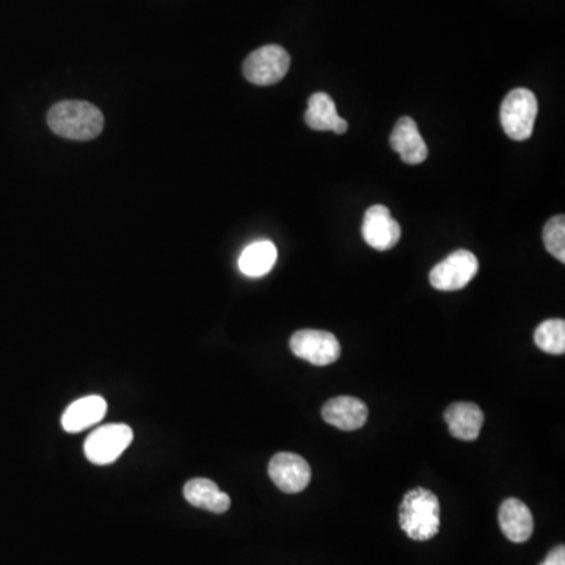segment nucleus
<instances>
[{
	"label": "nucleus",
	"instance_id": "obj_1",
	"mask_svg": "<svg viewBox=\"0 0 565 565\" xmlns=\"http://www.w3.org/2000/svg\"><path fill=\"white\" fill-rule=\"evenodd\" d=\"M48 124L63 139L87 142L103 132L104 117L87 101H63L49 110Z\"/></svg>",
	"mask_w": 565,
	"mask_h": 565
},
{
	"label": "nucleus",
	"instance_id": "obj_2",
	"mask_svg": "<svg viewBox=\"0 0 565 565\" xmlns=\"http://www.w3.org/2000/svg\"><path fill=\"white\" fill-rule=\"evenodd\" d=\"M399 525L416 542L434 539L440 531V501L437 495L421 487L405 493L399 507Z\"/></svg>",
	"mask_w": 565,
	"mask_h": 565
},
{
	"label": "nucleus",
	"instance_id": "obj_3",
	"mask_svg": "<svg viewBox=\"0 0 565 565\" xmlns=\"http://www.w3.org/2000/svg\"><path fill=\"white\" fill-rule=\"evenodd\" d=\"M537 99L528 88H515L501 104L500 120L507 137L517 142L528 140L537 118Z\"/></svg>",
	"mask_w": 565,
	"mask_h": 565
},
{
	"label": "nucleus",
	"instance_id": "obj_4",
	"mask_svg": "<svg viewBox=\"0 0 565 565\" xmlns=\"http://www.w3.org/2000/svg\"><path fill=\"white\" fill-rule=\"evenodd\" d=\"M291 57L286 49L269 44L256 49L244 62V76L248 82L261 87L274 85L288 74Z\"/></svg>",
	"mask_w": 565,
	"mask_h": 565
},
{
	"label": "nucleus",
	"instance_id": "obj_5",
	"mask_svg": "<svg viewBox=\"0 0 565 565\" xmlns=\"http://www.w3.org/2000/svg\"><path fill=\"white\" fill-rule=\"evenodd\" d=\"M134 432L126 424H106L98 427L85 440V456L95 465H109L126 451Z\"/></svg>",
	"mask_w": 565,
	"mask_h": 565
},
{
	"label": "nucleus",
	"instance_id": "obj_6",
	"mask_svg": "<svg viewBox=\"0 0 565 565\" xmlns=\"http://www.w3.org/2000/svg\"><path fill=\"white\" fill-rule=\"evenodd\" d=\"M479 261L468 250H456L431 270L429 281L438 291H459L476 277Z\"/></svg>",
	"mask_w": 565,
	"mask_h": 565
},
{
	"label": "nucleus",
	"instance_id": "obj_7",
	"mask_svg": "<svg viewBox=\"0 0 565 565\" xmlns=\"http://www.w3.org/2000/svg\"><path fill=\"white\" fill-rule=\"evenodd\" d=\"M292 354L314 366L333 365L341 357V344L333 333L324 330H300L289 341Z\"/></svg>",
	"mask_w": 565,
	"mask_h": 565
},
{
	"label": "nucleus",
	"instance_id": "obj_8",
	"mask_svg": "<svg viewBox=\"0 0 565 565\" xmlns=\"http://www.w3.org/2000/svg\"><path fill=\"white\" fill-rule=\"evenodd\" d=\"M269 476L281 492L300 493L311 481L307 460L294 452H278L269 463Z\"/></svg>",
	"mask_w": 565,
	"mask_h": 565
},
{
	"label": "nucleus",
	"instance_id": "obj_9",
	"mask_svg": "<svg viewBox=\"0 0 565 565\" xmlns=\"http://www.w3.org/2000/svg\"><path fill=\"white\" fill-rule=\"evenodd\" d=\"M361 234L369 247L376 248L379 252H387L396 247L401 239V226L391 217L387 206L376 205L366 211Z\"/></svg>",
	"mask_w": 565,
	"mask_h": 565
},
{
	"label": "nucleus",
	"instance_id": "obj_10",
	"mask_svg": "<svg viewBox=\"0 0 565 565\" xmlns=\"http://www.w3.org/2000/svg\"><path fill=\"white\" fill-rule=\"evenodd\" d=\"M391 148L409 165L423 164L429 156V148L418 131V124L413 118L402 117L394 126L390 135Z\"/></svg>",
	"mask_w": 565,
	"mask_h": 565
},
{
	"label": "nucleus",
	"instance_id": "obj_11",
	"mask_svg": "<svg viewBox=\"0 0 565 565\" xmlns=\"http://www.w3.org/2000/svg\"><path fill=\"white\" fill-rule=\"evenodd\" d=\"M368 407L365 402L350 396L330 399L322 409L325 423L338 427L341 431L352 432L361 429L368 421Z\"/></svg>",
	"mask_w": 565,
	"mask_h": 565
},
{
	"label": "nucleus",
	"instance_id": "obj_12",
	"mask_svg": "<svg viewBox=\"0 0 565 565\" xmlns=\"http://www.w3.org/2000/svg\"><path fill=\"white\" fill-rule=\"evenodd\" d=\"M449 434L463 442H474L484 426V413L474 402H456L445 412Z\"/></svg>",
	"mask_w": 565,
	"mask_h": 565
},
{
	"label": "nucleus",
	"instance_id": "obj_13",
	"mask_svg": "<svg viewBox=\"0 0 565 565\" xmlns=\"http://www.w3.org/2000/svg\"><path fill=\"white\" fill-rule=\"evenodd\" d=\"M501 531L514 544H525L534 533V518L529 507L517 498H509L500 507Z\"/></svg>",
	"mask_w": 565,
	"mask_h": 565
},
{
	"label": "nucleus",
	"instance_id": "obj_14",
	"mask_svg": "<svg viewBox=\"0 0 565 565\" xmlns=\"http://www.w3.org/2000/svg\"><path fill=\"white\" fill-rule=\"evenodd\" d=\"M107 413V402L101 396H87L77 399L65 410L62 426L66 432L77 434L95 426Z\"/></svg>",
	"mask_w": 565,
	"mask_h": 565
},
{
	"label": "nucleus",
	"instance_id": "obj_15",
	"mask_svg": "<svg viewBox=\"0 0 565 565\" xmlns=\"http://www.w3.org/2000/svg\"><path fill=\"white\" fill-rule=\"evenodd\" d=\"M305 123L314 131H333L341 135L347 132L349 124L336 112L335 101L327 93H314L308 99V109L305 113Z\"/></svg>",
	"mask_w": 565,
	"mask_h": 565
},
{
	"label": "nucleus",
	"instance_id": "obj_16",
	"mask_svg": "<svg viewBox=\"0 0 565 565\" xmlns=\"http://www.w3.org/2000/svg\"><path fill=\"white\" fill-rule=\"evenodd\" d=\"M184 498L187 503L198 509L225 514L231 506L230 496L219 489V485L211 479L197 478L187 482L184 487Z\"/></svg>",
	"mask_w": 565,
	"mask_h": 565
},
{
	"label": "nucleus",
	"instance_id": "obj_17",
	"mask_svg": "<svg viewBox=\"0 0 565 565\" xmlns=\"http://www.w3.org/2000/svg\"><path fill=\"white\" fill-rule=\"evenodd\" d=\"M277 247L270 241L248 245L239 258V269L250 278L264 277L277 263Z\"/></svg>",
	"mask_w": 565,
	"mask_h": 565
},
{
	"label": "nucleus",
	"instance_id": "obj_18",
	"mask_svg": "<svg viewBox=\"0 0 565 565\" xmlns=\"http://www.w3.org/2000/svg\"><path fill=\"white\" fill-rule=\"evenodd\" d=\"M534 343L547 354L562 355L565 352L564 319H550L542 322L534 333Z\"/></svg>",
	"mask_w": 565,
	"mask_h": 565
},
{
	"label": "nucleus",
	"instance_id": "obj_19",
	"mask_svg": "<svg viewBox=\"0 0 565 565\" xmlns=\"http://www.w3.org/2000/svg\"><path fill=\"white\" fill-rule=\"evenodd\" d=\"M544 244L548 252L565 263V217L556 216L548 220L544 228Z\"/></svg>",
	"mask_w": 565,
	"mask_h": 565
},
{
	"label": "nucleus",
	"instance_id": "obj_20",
	"mask_svg": "<svg viewBox=\"0 0 565 565\" xmlns=\"http://www.w3.org/2000/svg\"><path fill=\"white\" fill-rule=\"evenodd\" d=\"M540 565H565V547L564 545H559V547L553 548V550L548 553L547 558Z\"/></svg>",
	"mask_w": 565,
	"mask_h": 565
}]
</instances>
